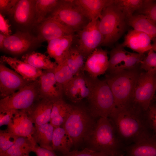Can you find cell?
Returning <instances> with one entry per match:
<instances>
[{"label": "cell", "mask_w": 156, "mask_h": 156, "mask_svg": "<svg viewBox=\"0 0 156 156\" xmlns=\"http://www.w3.org/2000/svg\"><path fill=\"white\" fill-rule=\"evenodd\" d=\"M42 42L29 32L16 31L7 36L0 50L5 53L14 55L25 54L34 51Z\"/></svg>", "instance_id": "cell-11"}, {"label": "cell", "mask_w": 156, "mask_h": 156, "mask_svg": "<svg viewBox=\"0 0 156 156\" xmlns=\"http://www.w3.org/2000/svg\"><path fill=\"white\" fill-rule=\"evenodd\" d=\"M99 20L90 21L82 29L77 32L78 39L76 46L86 60L103 42V36L98 27Z\"/></svg>", "instance_id": "cell-12"}, {"label": "cell", "mask_w": 156, "mask_h": 156, "mask_svg": "<svg viewBox=\"0 0 156 156\" xmlns=\"http://www.w3.org/2000/svg\"><path fill=\"white\" fill-rule=\"evenodd\" d=\"M152 45V49L155 52H156V42H153Z\"/></svg>", "instance_id": "cell-47"}, {"label": "cell", "mask_w": 156, "mask_h": 156, "mask_svg": "<svg viewBox=\"0 0 156 156\" xmlns=\"http://www.w3.org/2000/svg\"><path fill=\"white\" fill-rule=\"evenodd\" d=\"M109 118L117 135L124 140L134 143L151 135L148 131L144 112L131 104L116 107Z\"/></svg>", "instance_id": "cell-1"}, {"label": "cell", "mask_w": 156, "mask_h": 156, "mask_svg": "<svg viewBox=\"0 0 156 156\" xmlns=\"http://www.w3.org/2000/svg\"><path fill=\"white\" fill-rule=\"evenodd\" d=\"M108 52L106 50L98 48L87 57L84 64L83 71L93 78L105 74L109 66Z\"/></svg>", "instance_id": "cell-17"}, {"label": "cell", "mask_w": 156, "mask_h": 156, "mask_svg": "<svg viewBox=\"0 0 156 156\" xmlns=\"http://www.w3.org/2000/svg\"><path fill=\"white\" fill-rule=\"evenodd\" d=\"M128 52L121 44L117 45L111 50L109 52V66L107 71L108 73L112 72L117 66L123 62Z\"/></svg>", "instance_id": "cell-35"}, {"label": "cell", "mask_w": 156, "mask_h": 156, "mask_svg": "<svg viewBox=\"0 0 156 156\" xmlns=\"http://www.w3.org/2000/svg\"></svg>", "instance_id": "cell-51"}, {"label": "cell", "mask_w": 156, "mask_h": 156, "mask_svg": "<svg viewBox=\"0 0 156 156\" xmlns=\"http://www.w3.org/2000/svg\"><path fill=\"white\" fill-rule=\"evenodd\" d=\"M73 107L62 99L53 103L49 123L54 128L65 122Z\"/></svg>", "instance_id": "cell-28"}, {"label": "cell", "mask_w": 156, "mask_h": 156, "mask_svg": "<svg viewBox=\"0 0 156 156\" xmlns=\"http://www.w3.org/2000/svg\"><path fill=\"white\" fill-rule=\"evenodd\" d=\"M95 125L84 108L73 106L65 122L61 126L71 138L74 145L89 138Z\"/></svg>", "instance_id": "cell-6"}, {"label": "cell", "mask_w": 156, "mask_h": 156, "mask_svg": "<svg viewBox=\"0 0 156 156\" xmlns=\"http://www.w3.org/2000/svg\"><path fill=\"white\" fill-rule=\"evenodd\" d=\"M127 24L134 29L148 35L153 43L156 42V23L141 14L133 15L127 19Z\"/></svg>", "instance_id": "cell-24"}, {"label": "cell", "mask_w": 156, "mask_h": 156, "mask_svg": "<svg viewBox=\"0 0 156 156\" xmlns=\"http://www.w3.org/2000/svg\"><path fill=\"white\" fill-rule=\"evenodd\" d=\"M30 83L15 71L0 63V99L14 93Z\"/></svg>", "instance_id": "cell-13"}, {"label": "cell", "mask_w": 156, "mask_h": 156, "mask_svg": "<svg viewBox=\"0 0 156 156\" xmlns=\"http://www.w3.org/2000/svg\"><path fill=\"white\" fill-rule=\"evenodd\" d=\"M54 128L50 123L35 126L32 137L40 147L53 150L52 140Z\"/></svg>", "instance_id": "cell-30"}, {"label": "cell", "mask_w": 156, "mask_h": 156, "mask_svg": "<svg viewBox=\"0 0 156 156\" xmlns=\"http://www.w3.org/2000/svg\"><path fill=\"white\" fill-rule=\"evenodd\" d=\"M141 70L140 65L133 68L108 73L106 75L105 80L113 93L116 107L131 103Z\"/></svg>", "instance_id": "cell-2"}, {"label": "cell", "mask_w": 156, "mask_h": 156, "mask_svg": "<svg viewBox=\"0 0 156 156\" xmlns=\"http://www.w3.org/2000/svg\"><path fill=\"white\" fill-rule=\"evenodd\" d=\"M16 110L10 109L0 112V126L7 125L10 123Z\"/></svg>", "instance_id": "cell-44"}, {"label": "cell", "mask_w": 156, "mask_h": 156, "mask_svg": "<svg viewBox=\"0 0 156 156\" xmlns=\"http://www.w3.org/2000/svg\"><path fill=\"white\" fill-rule=\"evenodd\" d=\"M144 116L149 128L153 130L156 137V104H151L144 112Z\"/></svg>", "instance_id": "cell-40"}, {"label": "cell", "mask_w": 156, "mask_h": 156, "mask_svg": "<svg viewBox=\"0 0 156 156\" xmlns=\"http://www.w3.org/2000/svg\"><path fill=\"white\" fill-rule=\"evenodd\" d=\"M18 136L9 132L6 129L0 130V153L10 148L15 143Z\"/></svg>", "instance_id": "cell-37"}, {"label": "cell", "mask_w": 156, "mask_h": 156, "mask_svg": "<svg viewBox=\"0 0 156 156\" xmlns=\"http://www.w3.org/2000/svg\"><path fill=\"white\" fill-rule=\"evenodd\" d=\"M50 58L48 55L34 51L23 55L21 60L38 69L54 70L58 64Z\"/></svg>", "instance_id": "cell-27"}, {"label": "cell", "mask_w": 156, "mask_h": 156, "mask_svg": "<svg viewBox=\"0 0 156 156\" xmlns=\"http://www.w3.org/2000/svg\"><path fill=\"white\" fill-rule=\"evenodd\" d=\"M37 144L32 137H18L14 144L5 152L0 153V156H27L34 152Z\"/></svg>", "instance_id": "cell-26"}, {"label": "cell", "mask_w": 156, "mask_h": 156, "mask_svg": "<svg viewBox=\"0 0 156 156\" xmlns=\"http://www.w3.org/2000/svg\"><path fill=\"white\" fill-rule=\"evenodd\" d=\"M89 138L92 147L91 149L109 156H120V141L109 118H99Z\"/></svg>", "instance_id": "cell-4"}, {"label": "cell", "mask_w": 156, "mask_h": 156, "mask_svg": "<svg viewBox=\"0 0 156 156\" xmlns=\"http://www.w3.org/2000/svg\"><path fill=\"white\" fill-rule=\"evenodd\" d=\"M53 103L46 99H40L27 111L29 117L35 126L50 122Z\"/></svg>", "instance_id": "cell-22"}, {"label": "cell", "mask_w": 156, "mask_h": 156, "mask_svg": "<svg viewBox=\"0 0 156 156\" xmlns=\"http://www.w3.org/2000/svg\"><path fill=\"white\" fill-rule=\"evenodd\" d=\"M58 0H36L35 12L36 25L44 21L59 4Z\"/></svg>", "instance_id": "cell-32"}, {"label": "cell", "mask_w": 156, "mask_h": 156, "mask_svg": "<svg viewBox=\"0 0 156 156\" xmlns=\"http://www.w3.org/2000/svg\"><path fill=\"white\" fill-rule=\"evenodd\" d=\"M36 36L42 42H47L52 40L74 34L73 29L52 18L48 17L37 25Z\"/></svg>", "instance_id": "cell-15"}, {"label": "cell", "mask_w": 156, "mask_h": 156, "mask_svg": "<svg viewBox=\"0 0 156 156\" xmlns=\"http://www.w3.org/2000/svg\"><path fill=\"white\" fill-rule=\"evenodd\" d=\"M63 155V156H109L105 153L88 148L80 151H70L68 153Z\"/></svg>", "instance_id": "cell-41"}, {"label": "cell", "mask_w": 156, "mask_h": 156, "mask_svg": "<svg viewBox=\"0 0 156 156\" xmlns=\"http://www.w3.org/2000/svg\"><path fill=\"white\" fill-rule=\"evenodd\" d=\"M85 61L84 55L77 46L72 45L67 53L65 61L74 76L84 72Z\"/></svg>", "instance_id": "cell-31"}, {"label": "cell", "mask_w": 156, "mask_h": 156, "mask_svg": "<svg viewBox=\"0 0 156 156\" xmlns=\"http://www.w3.org/2000/svg\"></svg>", "instance_id": "cell-50"}, {"label": "cell", "mask_w": 156, "mask_h": 156, "mask_svg": "<svg viewBox=\"0 0 156 156\" xmlns=\"http://www.w3.org/2000/svg\"><path fill=\"white\" fill-rule=\"evenodd\" d=\"M48 17L60 21L75 32L82 29L90 22L75 5L73 0H60Z\"/></svg>", "instance_id": "cell-9"}, {"label": "cell", "mask_w": 156, "mask_h": 156, "mask_svg": "<svg viewBox=\"0 0 156 156\" xmlns=\"http://www.w3.org/2000/svg\"><path fill=\"white\" fill-rule=\"evenodd\" d=\"M5 16L0 14V33L7 36L12 35V30L9 21L5 17Z\"/></svg>", "instance_id": "cell-43"}, {"label": "cell", "mask_w": 156, "mask_h": 156, "mask_svg": "<svg viewBox=\"0 0 156 156\" xmlns=\"http://www.w3.org/2000/svg\"><path fill=\"white\" fill-rule=\"evenodd\" d=\"M38 79L40 99H46L53 103L63 99V91L57 82L54 70H43Z\"/></svg>", "instance_id": "cell-16"}, {"label": "cell", "mask_w": 156, "mask_h": 156, "mask_svg": "<svg viewBox=\"0 0 156 156\" xmlns=\"http://www.w3.org/2000/svg\"><path fill=\"white\" fill-rule=\"evenodd\" d=\"M140 67L146 72L156 70V53L152 49L149 50L141 63Z\"/></svg>", "instance_id": "cell-38"}, {"label": "cell", "mask_w": 156, "mask_h": 156, "mask_svg": "<svg viewBox=\"0 0 156 156\" xmlns=\"http://www.w3.org/2000/svg\"><path fill=\"white\" fill-rule=\"evenodd\" d=\"M126 19L118 7L111 0L103 9L98 21V27L103 37L102 45L109 46L117 41L124 32Z\"/></svg>", "instance_id": "cell-3"}, {"label": "cell", "mask_w": 156, "mask_h": 156, "mask_svg": "<svg viewBox=\"0 0 156 156\" xmlns=\"http://www.w3.org/2000/svg\"><path fill=\"white\" fill-rule=\"evenodd\" d=\"M54 74L57 82L64 90L74 76L65 61L58 65L54 70Z\"/></svg>", "instance_id": "cell-34"}, {"label": "cell", "mask_w": 156, "mask_h": 156, "mask_svg": "<svg viewBox=\"0 0 156 156\" xmlns=\"http://www.w3.org/2000/svg\"><path fill=\"white\" fill-rule=\"evenodd\" d=\"M29 156V155H28V156Z\"/></svg>", "instance_id": "cell-49"}, {"label": "cell", "mask_w": 156, "mask_h": 156, "mask_svg": "<svg viewBox=\"0 0 156 156\" xmlns=\"http://www.w3.org/2000/svg\"><path fill=\"white\" fill-rule=\"evenodd\" d=\"M151 38L142 31L134 29L129 31L121 44L136 53L144 54L152 49Z\"/></svg>", "instance_id": "cell-20"}, {"label": "cell", "mask_w": 156, "mask_h": 156, "mask_svg": "<svg viewBox=\"0 0 156 156\" xmlns=\"http://www.w3.org/2000/svg\"><path fill=\"white\" fill-rule=\"evenodd\" d=\"M36 0H18L7 16L16 31L31 32L36 26Z\"/></svg>", "instance_id": "cell-10"}, {"label": "cell", "mask_w": 156, "mask_h": 156, "mask_svg": "<svg viewBox=\"0 0 156 156\" xmlns=\"http://www.w3.org/2000/svg\"><path fill=\"white\" fill-rule=\"evenodd\" d=\"M7 37L4 34L0 33V49L2 47L4 40Z\"/></svg>", "instance_id": "cell-46"}, {"label": "cell", "mask_w": 156, "mask_h": 156, "mask_svg": "<svg viewBox=\"0 0 156 156\" xmlns=\"http://www.w3.org/2000/svg\"><path fill=\"white\" fill-rule=\"evenodd\" d=\"M84 72L74 75L64 90V94L73 102L78 103L84 99H88L90 95V78Z\"/></svg>", "instance_id": "cell-14"}, {"label": "cell", "mask_w": 156, "mask_h": 156, "mask_svg": "<svg viewBox=\"0 0 156 156\" xmlns=\"http://www.w3.org/2000/svg\"><path fill=\"white\" fill-rule=\"evenodd\" d=\"M145 56L144 54L128 52L127 57L123 62L117 66L112 72L130 69L136 67L140 65Z\"/></svg>", "instance_id": "cell-36"}, {"label": "cell", "mask_w": 156, "mask_h": 156, "mask_svg": "<svg viewBox=\"0 0 156 156\" xmlns=\"http://www.w3.org/2000/svg\"><path fill=\"white\" fill-rule=\"evenodd\" d=\"M155 87H156V82Z\"/></svg>", "instance_id": "cell-48"}, {"label": "cell", "mask_w": 156, "mask_h": 156, "mask_svg": "<svg viewBox=\"0 0 156 156\" xmlns=\"http://www.w3.org/2000/svg\"><path fill=\"white\" fill-rule=\"evenodd\" d=\"M156 23V2L153 0H144L142 7L138 11Z\"/></svg>", "instance_id": "cell-39"}, {"label": "cell", "mask_w": 156, "mask_h": 156, "mask_svg": "<svg viewBox=\"0 0 156 156\" xmlns=\"http://www.w3.org/2000/svg\"><path fill=\"white\" fill-rule=\"evenodd\" d=\"M156 70L142 72L137 82L131 104L145 112L151 105L156 88Z\"/></svg>", "instance_id": "cell-8"}, {"label": "cell", "mask_w": 156, "mask_h": 156, "mask_svg": "<svg viewBox=\"0 0 156 156\" xmlns=\"http://www.w3.org/2000/svg\"><path fill=\"white\" fill-rule=\"evenodd\" d=\"M111 0H74L73 3L90 21L99 20Z\"/></svg>", "instance_id": "cell-23"}, {"label": "cell", "mask_w": 156, "mask_h": 156, "mask_svg": "<svg viewBox=\"0 0 156 156\" xmlns=\"http://www.w3.org/2000/svg\"><path fill=\"white\" fill-rule=\"evenodd\" d=\"M73 145L72 140L65 129L62 127L55 128L53 137L52 148L63 155L70 151Z\"/></svg>", "instance_id": "cell-29"}, {"label": "cell", "mask_w": 156, "mask_h": 156, "mask_svg": "<svg viewBox=\"0 0 156 156\" xmlns=\"http://www.w3.org/2000/svg\"><path fill=\"white\" fill-rule=\"evenodd\" d=\"M144 0H114V3L125 15L126 20L133 15L134 12L139 10L143 7Z\"/></svg>", "instance_id": "cell-33"}, {"label": "cell", "mask_w": 156, "mask_h": 156, "mask_svg": "<svg viewBox=\"0 0 156 156\" xmlns=\"http://www.w3.org/2000/svg\"><path fill=\"white\" fill-rule=\"evenodd\" d=\"M74 34L52 40L48 42L47 53L51 58L59 64L65 61L67 53L73 44Z\"/></svg>", "instance_id": "cell-19"}, {"label": "cell", "mask_w": 156, "mask_h": 156, "mask_svg": "<svg viewBox=\"0 0 156 156\" xmlns=\"http://www.w3.org/2000/svg\"><path fill=\"white\" fill-rule=\"evenodd\" d=\"M39 89L38 79L14 93L0 99V112L10 109L28 111L40 100Z\"/></svg>", "instance_id": "cell-7"}, {"label": "cell", "mask_w": 156, "mask_h": 156, "mask_svg": "<svg viewBox=\"0 0 156 156\" xmlns=\"http://www.w3.org/2000/svg\"><path fill=\"white\" fill-rule=\"evenodd\" d=\"M34 124L27 111L16 110L7 129L18 137H31L35 128Z\"/></svg>", "instance_id": "cell-18"}, {"label": "cell", "mask_w": 156, "mask_h": 156, "mask_svg": "<svg viewBox=\"0 0 156 156\" xmlns=\"http://www.w3.org/2000/svg\"><path fill=\"white\" fill-rule=\"evenodd\" d=\"M0 62L8 65L24 79L29 82L38 79L43 71L42 70L36 68L16 57L2 56L0 57Z\"/></svg>", "instance_id": "cell-21"}, {"label": "cell", "mask_w": 156, "mask_h": 156, "mask_svg": "<svg viewBox=\"0 0 156 156\" xmlns=\"http://www.w3.org/2000/svg\"><path fill=\"white\" fill-rule=\"evenodd\" d=\"M34 152L37 156H58L53 150L41 147L38 144L36 145Z\"/></svg>", "instance_id": "cell-45"}, {"label": "cell", "mask_w": 156, "mask_h": 156, "mask_svg": "<svg viewBox=\"0 0 156 156\" xmlns=\"http://www.w3.org/2000/svg\"><path fill=\"white\" fill-rule=\"evenodd\" d=\"M127 156H156V137L151 135L126 149Z\"/></svg>", "instance_id": "cell-25"}, {"label": "cell", "mask_w": 156, "mask_h": 156, "mask_svg": "<svg viewBox=\"0 0 156 156\" xmlns=\"http://www.w3.org/2000/svg\"><path fill=\"white\" fill-rule=\"evenodd\" d=\"M90 92L87 99L90 113L95 117L109 118L116 107L112 91L105 80L90 77Z\"/></svg>", "instance_id": "cell-5"}, {"label": "cell", "mask_w": 156, "mask_h": 156, "mask_svg": "<svg viewBox=\"0 0 156 156\" xmlns=\"http://www.w3.org/2000/svg\"><path fill=\"white\" fill-rule=\"evenodd\" d=\"M18 0H0V14L8 15L15 6Z\"/></svg>", "instance_id": "cell-42"}]
</instances>
